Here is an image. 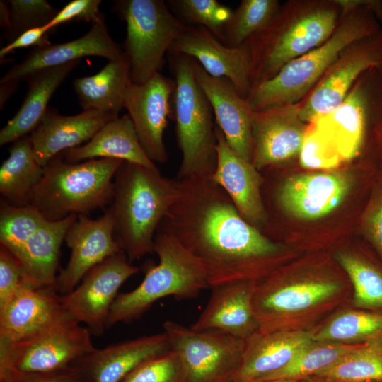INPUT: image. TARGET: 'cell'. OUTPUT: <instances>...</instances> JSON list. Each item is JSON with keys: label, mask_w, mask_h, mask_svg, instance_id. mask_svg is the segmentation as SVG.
Returning <instances> with one entry per match:
<instances>
[{"label": "cell", "mask_w": 382, "mask_h": 382, "mask_svg": "<svg viewBox=\"0 0 382 382\" xmlns=\"http://www.w3.org/2000/svg\"><path fill=\"white\" fill-rule=\"evenodd\" d=\"M47 220L30 205L16 207L1 202L0 244L18 257L28 241Z\"/></svg>", "instance_id": "cell-36"}, {"label": "cell", "mask_w": 382, "mask_h": 382, "mask_svg": "<svg viewBox=\"0 0 382 382\" xmlns=\"http://www.w3.org/2000/svg\"><path fill=\"white\" fill-rule=\"evenodd\" d=\"M310 123L333 141L343 162L360 156L371 131L382 134V69L366 70L335 110Z\"/></svg>", "instance_id": "cell-10"}, {"label": "cell", "mask_w": 382, "mask_h": 382, "mask_svg": "<svg viewBox=\"0 0 382 382\" xmlns=\"http://www.w3.org/2000/svg\"><path fill=\"white\" fill-rule=\"evenodd\" d=\"M178 180L177 196L160 226L199 260L210 288L254 281L282 253L281 244L241 216L211 176Z\"/></svg>", "instance_id": "cell-1"}, {"label": "cell", "mask_w": 382, "mask_h": 382, "mask_svg": "<svg viewBox=\"0 0 382 382\" xmlns=\"http://www.w3.org/2000/svg\"><path fill=\"white\" fill-rule=\"evenodd\" d=\"M308 382H332V381H321V380L310 378H308Z\"/></svg>", "instance_id": "cell-51"}, {"label": "cell", "mask_w": 382, "mask_h": 382, "mask_svg": "<svg viewBox=\"0 0 382 382\" xmlns=\"http://www.w3.org/2000/svg\"><path fill=\"white\" fill-rule=\"evenodd\" d=\"M154 253L158 257V264L149 268L137 287L118 294L111 306L107 328L139 318L162 298L192 299L210 288L199 260L161 226L154 238Z\"/></svg>", "instance_id": "cell-6"}, {"label": "cell", "mask_w": 382, "mask_h": 382, "mask_svg": "<svg viewBox=\"0 0 382 382\" xmlns=\"http://www.w3.org/2000/svg\"><path fill=\"white\" fill-rule=\"evenodd\" d=\"M112 10L126 23L123 52L131 82L144 83L160 72L165 54L187 25L161 0H117Z\"/></svg>", "instance_id": "cell-9"}, {"label": "cell", "mask_w": 382, "mask_h": 382, "mask_svg": "<svg viewBox=\"0 0 382 382\" xmlns=\"http://www.w3.org/2000/svg\"><path fill=\"white\" fill-rule=\"evenodd\" d=\"M299 158L300 165L309 169H332L343 162L333 141L311 123H308Z\"/></svg>", "instance_id": "cell-41"}, {"label": "cell", "mask_w": 382, "mask_h": 382, "mask_svg": "<svg viewBox=\"0 0 382 382\" xmlns=\"http://www.w3.org/2000/svg\"><path fill=\"white\" fill-rule=\"evenodd\" d=\"M338 289L337 284L325 281L282 284L272 279L255 286L253 301L259 332L277 330L284 315L309 308L330 298Z\"/></svg>", "instance_id": "cell-24"}, {"label": "cell", "mask_w": 382, "mask_h": 382, "mask_svg": "<svg viewBox=\"0 0 382 382\" xmlns=\"http://www.w3.org/2000/svg\"><path fill=\"white\" fill-rule=\"evenodd\" d=\"M311 378L332 382H382V336L363 342Z\"/></svg>", "instance_id": "cell-33"}, {"label": "cell", "mask_w": 382, "mask_h": 382, "mask_svg": "<svg viewBox=\"0 0 382 382\" xmlns=\"http://www.w3.org/2000/svg\"><path fill=\"white\" fill-rule=\"evenodd\" d=\"M190 59L195 79L211 105L216 125L231 149L251 162L254 111L228 79L209 75L196 60Z\"/></svg>", "instance_id": "cell-20"}, {"label": "cell", "mask_w": 382, "mask_h": 382, "mask_svg": "<svg viewBox=\"0 0 382 382\" xmlns=\"http://www.w3.org/2000/svg\"><path fill=\"white\" fill-rule=\"evenodd\" d=\"M337 257L352 282L356 306L382 308V273L354 255L340 253Z\"/></svg>", "instance_id": "cell-39"}, {"label": "cell", "mask_w": 382, "mask_h": 382, "mask_svg": "<svg viewBox=\"0 0 382 382\" xmlns=\"http://www.w3.org/2000/svg\"><path fill=\"white\" fill-rule=\"evenodd\" d=\"M342 6L349 11L326 41L252 89L246 100L254 112L302 102L347 47L382 28V1L344 0Z\"/></svg>", "instance_id": "cell-2"}, {"label": "cell", "mask_w": 382, "mask_h": 382, "mask_svg": "<svg viewBox=\"0 0 382 382\" xmlns=\"http://www.w3.org/2000/svg\"><path fill=\"white\" fill-rule=\"evenodd\" d=\"M277 0H243L226 24L221 42L230 47H239L266 27L277 14Z\"/></svg>", "instance_id": "cell-34"}, {"label": "cell", "mask_w": 382, "mask_h": 382, "mask_svg": "<svg viewBox=\"0 0 382 382\" xmlns=\"http://www.w3.org/2000/svg\"><path fill=\"white\" fill-rule=\"evenodd\" d=\"M363 227L382 257V186L364 214Z\"/></svg>", "instance_id": "cell-45"}, {"label": "cell", "mask_w": 382, "mask_h": 382, "mask_svg": "<svg viewBox=\"0 0 382 382\" xmlns=\"http://www.w3.org/2000/svg\"><path fill=\"white\" fill-rule=\"evenodd\" d=\"M88 56L100 57L108 61L124 56L123 50L108 33L104 15L92 23L90 30L77 39L35 47L21 62L11 66L1 81L20 83L39 70L81 61L82 57Z\"/></svg>", "instance_id": "cell-21"}, {"label": "cell", "mask_w": 382, "mask_h": 382, "mask_svg": "<svg viewBox=\"0 0 382 382\" xmlns=\"http://www.w3.org/2000/svg\"><path fill=\"white\" fill-rule=\"evenodd\" d=\"M340 16L335 0H291L281 5L274 19L248 41L252 89L326 41Z\"/></svg>", "instance_id": "cell-4"}, {"label": "cell", "mask_w": 382, "mask_h": 382, "mask_svg": "<svg viewBox=\"0 0 382 382\" xmlns=\"http://www.w3.org/2000/svg\"><path fill=\"white\" fill-rule=\"evenodd\" d=\"M79 62L39 70L25 79L26 96L18 112L1 129L0 146L30 134L49 108L53 93Z\"/></svg>", "instance_id": "cell-29"}, {"label": "cell", "mask_w": 382, "mask_h": 382, "mask_svg": "<svg viewBox=\"0 0 382 382\" xmlns=\"http://www.w3.org/2000/svg\"><path fill=\"white\" fill-rule=\"evenodd\" d=\"M183 364L186 382H233L245 340L217 330H195L172 320L163 324Z\"/></svg>", "instance_id": "cell-11"}, {"label": "cell", "mask_w": 382, "mask_h": 382, "mask_svg": "<svg viewBox=\"0 0 382 382\" xmlns=\"http://www.w3.org/2000/svg\"><path fill=\"white\" fill-rule=\"evenodd\" d=\"M299 110L300 103L253 112L251 162L258 170L299 155L308 127L301 120Z\"/></svg>", "instance_id": "cell-16"}, {"label": "cell", "mask_w": 382, "mask_h": 382, "mask_svg": "<svg viewBox=\"0 0 382 382\" xmlns=\"http://www.w3.org/2000/svg\"><path fill=\"white\" fill-rule=\"evenodd\" d=\"M0 25L6 31L11 28V13L7 1H0Z\"/></svg>", "instance_id": "cell-49"}, {"label": "cell", "mask_w": 382, "mask_h": 382, "mask_svg": "<svg viewBox=\"0 0 382 382\" xmlns=\"http://www.w3.org/2000/svg\"><path fill=\"white\" fill-rule=\"evenodd\" d=\"M50 30L46 25L34 28L21 33L11 42L2 47L0 50V57L3 59L10 52L21 48L34 47H39L51 44L49 41Z\"/></svg>", "instance_id": "cell-46"}, {"label": "cell", "mask_w": 382, "mask_h": 382, "mask_svg": "<svg viewBox=\"0 0 382 382\" xmlns=\"http://www.w3.org/2000/svg\"><path fill=\"white\" fill-rule=\"evenodd\" d=\"M172 12L187 25L207 28L221 42L233 10L216 0H170Z\"/></svg>", "instance_id": "cell-38"}, {"label": "cell", "mask_w": 382, "mask_h": 382, "mask_svg": "<svg viewBox=\"0 0 382 382\" xmlns=\"http://www.w3.org/2000/svg\"><path fill=\"white\" fill-rule=\"evenodd\" d=\"M115 118L96 110L63 115L48 108L28 135L37 162L45 166L63 151L88 142L105 124Z\"/></svg>", "instance_id": "cell-23"}, {"label": "cell", "mask_w": 382, "mask_h": 382, "mask_svg": "<svg viewBox=\"0 0 382 382\" xmlns=\"http://www.w3.org/2000/svg\"><path fill=\"white\" fill-rule=\"evenodd\" d=\"M382 69V28L347 47L300 103L306 123L330 113L343 101L358 78L370 68Z\"/></svg>", "instance_id": "cell-12"}, {"label": "cell", "mask_w": 382, "mask_h": 382, "mask_svg": "<svg viewBox=\"0 0 382 382\" xmlns=\"http://www.w3.org/2000/svg\"><path fill=\"white\" fill-rule=\"evenodd\" d=\"M382 336V313L348 311L335 317L316 335V342L361 340Z\"/></svg>", "instance_id": "cell-37"}, {"label": "cell", "mask_w": 382, "mask_h": 382, "mask_svg": "<svg viewBox=\"0 0 382 382\" xmlns=\"http://www.w3.org/2000/svg\"><path fill=\"white\" fill-rule=\"evenodd\" d=\"M243 382H308V379L291 380V379H255Z\"/></svg>", "instance_id": "cell-50"}, {"label": "cell", "mask_w": 382, "mask_h": 382, "mask_svg": "<svg viewBox=\"0 0 382 382\" xmlns=\"http://www.w3.org/2000/svg\"><path fill=\"white\" fill-rule=\"evenodd\" d=\"M64 241L71 255L56 281V290L62 295L74 290L96 265L122 251L114 238L111 216L106 210L97 219L78 215Z\"/></svg>", "instance_id": "cell-18"}, {"label": "cell", "mask_w": 382, "mask_h": 382, "mask_svg": "<svg viewBox=\"0 0 382 382\" xmlns=\"http://www.w3.org/2000/svg\"><path fill=\"white\" fill-rule=\"evenodd\" d=\"M11 382H83L75 367L52 374L30 376L16 379Z\"/></svg>", "instance_id": "cell-47"}, {"label": "cell", "mask_w": 382, "mask_h": 382, "mask_svg": "<svg viewBox=\"0 0 382 382\" xmlns=\"http://www.w3.org/2000/svg\"><path fill=\"white\" fill-rule=\"evenodd\" d=\"M25 284L30 283L21 262L8 249L0 245V307Z\"/></svg>", "instance_id": "cell-43"}, {"label": "cell", "mask_w": 382, "mask_h": 382, "mask_svg": "<svg viewBox=\"0 0 382 382\" xmlns=\"http://www.w3.org/2000/svg\"><path fill=\"white\" fill-rule=\"evenodd\" d=\"M122 382H186V375L179 355L171 349L143 362Z\"/></svg>", "instance_id": "cell-42"}, {"label": "cell", "mask_w": 382, "mask_h": 382, "mask_svg": "<svg viewBox=\"0 0 382 382\" xmlns=\"http://www.w3.org/2000/svg\"><path fill=\"white\" fill-rule=\"evenodd\" d=\"M60 155L70 163L114 158L157 168L142 149L128 114L108 122L85 144L66 150Z\"/></svg>", "instance_id": "cell-28"}, {"label": "cell", "mask_w": 382, "mask_h": 382, "mask_svg": "<svg viewBox=\"0 0 382 382\" xmlns=\"http://www.w3.org/2000/svg\"><path fill=\"white\" fill-rule=\"evenodd\" d=\"M76 218L71 214L60 220L46 221L24 245L17 258L33 286L56 289L61 245Z\"/></svg>", "instance_id": "cell-30"}, {"label": "cell", "mask_w": 382, "mask_h": 382, "mask_svg": "<svg viewBox=\"0 0 382 382\" xmlns=\"http://www.w3.org/2000/svg\"><path fill=\"white\" fill-rule=\"evenodd\" d=\"M171 349L163 332L102 349H93L74 364L79 371H84L91 382H122L137 366L146 360Z\"/></svg>", "instance_id": "cell-26"}, {"label": "cell", "mask_w": 382, "mask_h": 382, "mask_svg": "<svg viewBox=\"0 0 382 382\" xmlns=\"http://www.w3.org/2000/svg\"><path fill=\"white\" fill-rule=\"evenodd\" d=\"M178 180L158 168L123 161L113 180L112 197L105 208L114 238L130 262L154 253L156 231L173 204Z\"/></svg>", "instance_id": "cell-3"}, {"label": "cell", "mask_w": 382, "mask_h": 382, "mask_svg": "<svg viewBox=\"0 0 382 382\" xmlns=\"http://www.w3.org/2000/svg\"><path fill=\"white\" fill-rule=\"evenodd\" d=\"M130 83L129 64L124 54L119 59L108 61L98 73L76 79L73 86L83 110L118 117Z\"/></svg>", "instance_id": "cell-31"}, {"label": "cell", "mask_w": 382, "mask_h": 382, "mask_svg": "<svg viewBox=\"0 0 382 382\" xmlns=\"http://www.w3.org/2000/svg\"><path fill=\"white\" fill-rule=\"evenodd\" d=\"M353 183L352 175L345 171L291 175L275 188V205L291 217L318 219L344 201Z\"/></svg>", "instance_id": "cell-15"}, {"label": "cell", "mask_w": 382, "mask_h": 382, "mask_svg": "<svg viewBox=\"0 0 382 382\" xmlns=\"http://www.w3.org/2000/svg\"><path fill=\"white\" fill-rule=\"evenodd\" d=\"M217 160L212 180L228 195L241 216L261 231L267 226L262 186L263 178L253 164L241 158L215 127Z\"/></svg>", "instance_id": "cell-19"}, {"label": "cell", "mask_w": 382, "mask_h": 382, "mask_svg": "<svg viewBox=\"0 0 382 382\" xmlns=\"http://www.w3.org/2000/svg\"><path fill=\"white\" fill-rule=\"evenodd\" d=\"M101 2L100 0H73L59 10L46 27L51 31L62 23L73 21L92 23L103 15L100 11Z\"/></svg>", "instance_id": "cell-44"}, {"label": "cell", "mask_w": 382, "mask_h": 382, "mask_svg": "<svg viewBox=\"0 0 382 382\" xmlns=\"http://www.w3.org/2000/svg\"><path fill=\"white\" fill-rule=\"evenodd\" d=\"M175 81L156 73L142 84L130 83L124 108L127 110L139 143L154 163H166L164 131L172 116Z\"/></svg>", "instance_id": "cell-14"}, {"label": "cell", "mask_w": 382, "mask_h": 382, "mask_svg": "<svg viewBox=\"0 0 382 382\" xmlns=\"http://www.w3.org/2000/svg\"><path fill=\"white\" fill-rule=\"evenodd\" d=\"M381 149H382V147H381Z\"/></svg>", "instance_id": "cell-52"}, {"label": "cell", "mask_w": 382, "mask_h": 382, "mask_svg": "<svg viewBox=\"0 0 382 382\" xmlns=\"http://www.w3.org/2000/svg\"><path fill=\"white\" fill-rule=\"evenodd\" d=\"M168 54H185L196 60L209 75L228 79L245 99L252 90V57L248 42L230 47L207 28L187 25Z\"/></svg>", "instance_id": "cell-17"}, {"label": "cell", "mask_w": 382, "mask_h": 382, "mask_svg": "<svg viewBox=\"0 0 382 382\" xmlns=\"http://www.w3.org/2000/svg\"><path fill=\"white\" fill-rule=\"evenodd\" d=\"M314 342L311 332L277 330L257 332L245 341L233 382L261 379L283 368Z\"/></svg>", "instance_id": "cell-27"}, {"label": "cell", "mask_w": 382, "mask_h": 382, "mask_svg": "<svg viewBox=\"0 0 382 382\" xmlns=\"http://www.w3.org/2000/svg\"><path fill=\"white\" fill-rule=\"evenodd\" d=\"M255 286L245 280L212 287L209 301L190 328L217 330L246 341L260 330L253 301Z\"/></svg>", "instance_id": "cell-22"}, {"label": "cell", "mask_w": 382, "mask_h": 382, "mask_svg": "<svg viewBox=\"0 0 382 382\" xmlns=\"http://www.w3.org/2000/svg\"><path fill=\"white\" fill-rule=\"evenodd\" d=\"M0 167V193L4 202L16 207L30 204L43 166L37 161L28 135L13 143Z\"/></svg>", "instance_id": "cell-32"}, {"label": "cell", "mask_w": 382, "mask_h": 382, "mask_svg": "<svg viewBox=\"0 0 382 382\" xmlns=\"http://www.w3.org/2000/svg\"><path fill=\"white\" fill-rule=\"evenodd\" d=\"M86 327L64 310L51 323L17 342L0 345V382L62 371L95 347Z\"/></svg>", "instance_id": "cell-8"}, {"label": "cell", "mask_w": 382, "mask_h": 382, "mask_svg": "<svg viewBox=\"0 0 382 382\" xmlns=\"http://www.w3.org/2000/svg\"><path fill=\"white\" fill-rule=\"evenodd\" d=\"M122 162L96 158L70 163L59 154L43 166L29 205L47 221L104 209L111 202L114 177Z\"/></svg>", "instance_id": "cell-5"}, {"label": "cell", "mask_w": 382, "mask_h": 382, "mask_svg": "<svg viewBox=\"0 0 382 382\" xmlns=\"http://www.w3.org/2000/svg\"><path fill=\"white\" fill-rule=\"evenodd\" d=\"M168 54L175 76L173 105L177 143L182 154L177 179L212 176L217 160L212 108L195 79L190 57Z\"/></svg>", "instance_id": "cell-7"}, {"label": "cell", "mask_w": 382, "mask_h": 382, "mask_svg": "<svg viewBox=\"0 0 382 382\" xmlns=\"http://www.w3.org/2000/svg\"><path fill=\"white\" fill-rule=\"evenodd\" d=\"M7 2L11 13V28L6 31V44L28 30L46 25L59 11L46 0H9Z\"/></svg>", "instance_id": "cell-40"}, {"label": "cell", "mask_w": 382, "mask_h": 382, "mask_svg": "<svg viewBox=\"0 0 382 382\" xmlns=\"http://www.w3.org/2000/svg\"><path fill=\"white\" fill-rule=\"evenodd\" d=\"M19 82L13 81H0V106L1 109L7 100L16 91Z\"/></svg>", "instance_id": "cell-48"}, {"label": "cell", "mask_w": 382, "mask_h": 382, "mask_svg": "<svg viewBox=\"0 0 382 382\" xmlns=\"http://www.w3.org/2000/svg\"><path fill=\"white\" fill-rule=\"evenodd\" d=\"M139 271L122 251L112 255L93 267L74 290L59 296L61 305L92 335L99 336L107 329L110 308L120 287Z\"/></svg>", "instance_id": "cell-13"}, {"label": "cell", "mask_w": 382, "mask_h": 382, "mask_svg": "<svg viewBox=\"0 0 382 382\" xmlns=\"http://www.w3.org/2000/svg\"><path fill=\"white\" fill-rule=\"evenodd\" d=\"M318 342L320 344H315L314 341L287 365L261 379H308L334 364L359 345Z\"/></svg>", "instance_id": "cell-35"}, {"label": "cell", "mask_w": 382, "mask_h": 382, "mask_svg": "<svg viewBox=\"0 0 382 382\" xmlns=\"http://www.w3.org/2000/svg\"><path fill=\"white\" fill-rule=\"evenodd\" d=\"M56 289L20 286L0 307V345L23 340L45 328L63 312Z\"/></svg>", "instance_id": "cell-25"}]
</instances>
